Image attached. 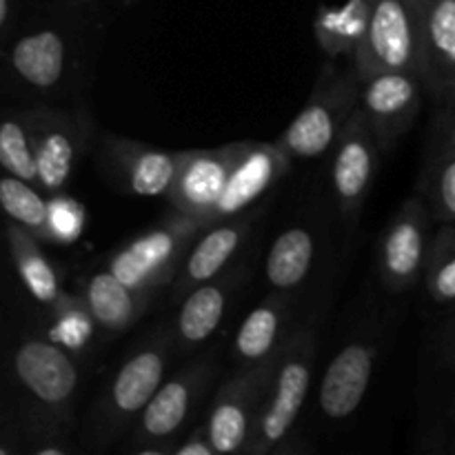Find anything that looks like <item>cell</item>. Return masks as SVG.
<instances>
[{
  "mask_svg": "<svg viewBox=\"0 0 455 455\" xmlns=\"http://www.w3.org/2000/svg\"><path fill=\"white\" fill-rule=\"evenodd\" d=\"M87 209L65 191L49 196V240L52 244H71L83 235Z\"/></svg>",
  "mask_w": 455,
  "mask_h": 455,
  "instance_id": "4dcf8cb0",
  "label": "cell"
},
{
  "mask_svg": "<svg viewBox=\"0 0 455 455\" xmlns=\"http://www.w3.org/2000/svg\"><path fill=\"white\" fill-rule=\"evenodd\" d=\"M38 156V187L47 196L60 194L76 176L93 136L92 118L83 111L52 105L22 111Z\"/></svg>",
  "mask_w": 455,
  "mask_h": 455,
  "instance_id": "52a82bcc",
  "label": "cell"
},
{
  "mask_svg": "<svg viewBox=\"0 0 455 455\" xmlns=\"http://www.w3.org/2000/svg\"><path fill=\"white\" fill-rule=\"evenodd\" d=\"M49 333L47 338L60 345L62 349L80 355L83 351L92 349L93 340L100 336L96 318L89 311L87 302L78 293H67L49 307Z\"/></svg>",
  "mask_w": 455,
  "mask_h": 455,
  "instance_id": "4316f807",
  "label": "cell"
},
{
  "mask_svg": "<svg viewBox=\"0 0 455 455\" xmlns=\"http://www.w3.org/2000/svg\"><path fill=\"white\" fill-rule=\"evenodd\" d=\"M360 78L418 71V20L407 0H369V25L351 60Z\"/></svg>",
  "mask_w": 455,
  "mask_h": 455,
  "instance_id": "30bf717a",
  "label": "cell"
},
{
  "mask_svg": "<svg viewBox=\"0 0 455 455\" xmlns=\"http://www.w3.org/2000/svg\"><path fill=\"white\" fill-rule=\"evenodd\" d=\"M12 13H13V0H0V29L7 34L9 25H12Z\"/></svg>",
  "mask_w": 455,
  "mask_h": 455,
  "instance_id": "836d02e7",
  "label": "cell"
},
{
  "mask_svg": "<svg viewBox=\"0 0 455 455\" xmlns=\"http://www.w3.org/2000/svg\"><path fill=\"white\" fill-rule=\"evenodd\" d=\"M431 225L434 216L418 194L391 218L378 247V271L387 291H411L420 283L434 240Z\"/></svg>",
  "mask_w": 455,
  "mask_h": 455,
  "instance_id": "8fae6325",
  "label": "cell"
},
{
  "mask_svg": "<svg viewBox=\"0 0 455 455\" xmlns=\"http://www.w3.org/2000/svg\"><path fill=\"white\" fill-rule=\"evenodd\" d=\"M176 355L172 327L147 333L116 367L93 400L87 420V440L93 451H105L132 431L142 409L167 380L169 364Z\"/></svg>",
  "mask_w": 455,
  "mask_h": 455,
  "instance_id": "7a4b0ae2",
  "label": "cell"
},
{
  "mask_svg": "<svg viewBox=\"0 0 455 455\" xmlns=\"http://www.w3.org/2000/svg\"><path fill=\"white\" fill-rule=\"evenodd\" d=\"M12 378L18 394V418L31 451H69L80 394L78 355L49 338H27L13 351Z\"/></svg>",
  "mask_w": 455,
  "mask_h": 455,
  "instance_id": "6da1fadb",
  "label": "cell"
},
{
  "mask_svg": "<svg viewBox=\"0 0 455 455\" xmlns=\"http://www.w3.org/2000/svg\"><path fill=\"white\" fill-rule=\"evenodd\" d=\"M360 93L363 78L354 62L340 71L327 62L309 100L284 129L278 145L291 160H315L331 154L351 116L358 111Z\"/></svg>",
  "mask_w": 455,
  "mask_h": 455,
  "instance_id": "277c9868",
  "label": "cell"
},
{
  "mask_svg": "<svg viewBox=\"0 0 455 455\" xmlns=\"http://www.w3.org/2000/svg\"><path fill=\"white\" fill-rule=\"evenodd\" d=\"M418 196L427 203L434 222H455V138L449 132L427 163Z\"/></svg>",
  "mask_w": 455,
  "mask_h": 455,
  "instance_id": "484cf974",
  "label": "cell"
},
{
  "mask_svg": "<svg viewBox=\"0 0 455 455\" xmlns=\"http://www.w3.org/2000/svg\"><path fill=\"white\" fill-rule=\"evenodd\" d=\"M293 160L275 142L240 140V154L227 178L225 191L213 209L209 225L249 212L267 191L289 173Z\"/></svg>",
  "mask_w": 455,
  "mask_h": 455,
  "instance_id": "5bb4252c",
  "label": "cell"
},
{
  "mask_svg": "<svg viewBox=\"0 0 455 455\" xmlns=\"http://www.w3.org/2000/svg\"><path fill=\"white\" fill-rule=\"evenodd\" d=\"M289 323H291V300L289 296L271 291L244 315L240 327L235 329L231 342V360L235 369L256 367L278 355L291 336Z\"/></svg>",
  "mask_w": 455,
  "mask_h": 455,
  "instance_id": "7402d4cb",
  "label": "cell"
},
{
  "mask_svg": "<svg viewBox=\"0 0 455 455\" xmlns=\"http://www.w3.org/2000/svg\"><path fill=\"white\" fill-rule=\"evenodd\" d=\"M247 265L235 260L234 265L209 283L200 284L180 300V309L169 323L176 345V354H191L220 329L231 300L243 284Z\"/></svg>",
  "mask_w": 455,
  "mask_h": 455,
  "instance_id": "e0dca14e",
  "label": "cell"
},
{
  "mask_svg": "<svg viewBox=\"0 0 455 455\" xmlns=\"http://www.w3.org/2000/svg\"><path fill=\"white\" fill-rule=\"evenodd\" d=\"M173 455H218L212 438H209L207 425L203 422L191 429L185 438H180V443L173 449Z\"/></svg>",
  "mask_w": 455,
  "mask_h": 455,
  "instance_id": "1f68e13d",
  "label": "cell"
},
{
  "mask_svg": "<svg viewBox=\"0 0 455 455\" xmlns=\"http://www.w3.org/2000/svg\"><path fill=\"white\" fill-rule=\"evenodd\" d=\"M369 25V0H347L345 4H323L315 13L314 34L329 58L354 60Z\"/></svg>",
  "mask_w": 455,
  "mask_h": 455,
  "instance_id": "d4e9b609",
  "label": "cell"
},
{
  "mask_svg": "<svg viewBox=\"0 0 455 455\" xmlns=\"http://www.w3.org/2000/svg\"><path fill=\"white\" fill-rule=\"evenodd\" d=\"M382 149L364 114L355 111L331 149V194L342 220L355 225L371 194Z\"/></svg>",
  "mask_w": 455,
  "mask_h": 455,
  "instance_id": "7c38bea8",
  "label": "cell"
},
{
  "mask_svg": "<svg viewBox=\"0 0 455 455\" xmlns=\"http://www.w3.org/2000/svg\"><path fill=\"white\" fill-rule=\"evenodd\" d=\"M318 258V238L305 225L280 231L265 260V280L269 291L291 296L309 280Z\"/></svg>",
  "mask_w": 455,
  "mask_h": 455,
  "instance_id": "603a6c76",
  "label": "cell"
},
{
  "mask_svg": "<svg viewBox=\"0 0 455 455\" xmlns=\"http://www.w3.org/2000/svg\"><path fill=\"white\" fill-rule=\"evenodd\" d=\"M71 38L58 27H31L7 47V71L20 87L52 96L71 74Z\"/></svg>",
  "mask_w": 455,
  "mask_h": 455,
  "instance_id": "9a60e30c",
  "label": "cell"
},
{
  "mask_svg": "<svg viewBox=\"0 0 455 455\" xmlns=\"http://www.w3.org/2000/svg\"><path fill=\"white\" fill-rule=\"evenodd\" d=\"M416 20L422 84L435 102L455 107V0H435Z\"/></svg>",
  "mask_w": 455,
  "mask_h": 455,
  "instance_id": "d6986e66",
  "label": "cell"
},
{
  "mask_svg": "<svg viewBox=\"0 0 455 455\" xmlns=\"http://www.w3.org/2000/svg\"><path fill=\"white\" fill-rule=\"evenodd\" d=\"M422 283L427 296L438 305L455 302V222L440 225L438 234L431 240Z\"/></svg>",
  "mask_w": 455,
  "mask_h": 455,
  "instance_id": "f546056e",
  "label": "cell"
},
{
  "mask_svg": "<svg viewBox=\"0 0 455 455\" xmlns=\"http://www.w3.org/2000/svg\"><path fill=\"white\" fill-rule=\"evenodd\" d=\"M422 89L418 71H385L363 80L360 111L376 133L382 154H389L413 127L422 109Z\"/></svg>",
  "mask_w": 455,
  "mask_h": 455,
  "instance_id": "4fadbf2b",
  "label": "cell"
},
{
  "mask_svg": "<svg viewBox=\"0 0 455 455\" xmlns=\"http://www.w3.org/2000/svg\"><path fill=\"white\" fill-rule=\"evenodd\" d=\"M315 364V333L311 327L291 333L280 354L278 367L271 378L253 434L244 455H267L280 447L291 434L307 394Z\"/></svg>",
  "mask_w": 455,
  "mask_h": 455,
  "instance_id": "5b68a950",
  "label": "cell"
},
{
  "mask_svg": "<svg viewBox=\"0 0 455 455\" xmlns=\"http://www.w3.org/2000/svg\"><path fill=\"white\" fill-rule=\"evenodd\" d=\"M76 293L87 302L100 329V338L107 340L123 336L133 324L140 323L142 315L154 307L158 298V291H140L129 287L107 269L83 275Z\"/></svg>",
  "mask_w": 455,
  "mask_h": 455,
  "instance_id": "44dd1931",
  "label": "cell"
},
{
  "mask_svg": "<svg viewBox=\"0 0 455 455\" xmlns=\"http://www.w3.org/2000/svg\"><path fill=\"white\" fill-rule=\"evenodd\" d=\"M238 154L240 142L216 147V149L182 151L180 169L167 194L173 212L196 218L209 227V218L225 191L227 178Z\"/></svg>",
  "mask_w": 455,
  "mask_h": 455,
  "instance_id": "2e32d148",
  "label": "cell"
},
{
  "mask_svg": "<svg viewBox=\"0 0 455 455\" xmlns=\"http://www.w3.org/2000/svg\"><path fill=\"white\" fill-rule=\"evenodd\" d=\"M440 354L444 355V360H447L449 364L455 367V320L444 327L443 336H440Z\"/></svg>",
  "mask_w": 455,
  "mask_h": 455,
  "instance_id": "d6a6232c",
  "label": "cell"
},
{
  "mask_svg": "<svg viewBox=\"0 0 455 455\" xmlns=\"http://www.w3.org/2000/svg\"><path fill=\"white\" fill-rule=\"evenodd\" d=\"M204 227L207 225L196 218L172 212V216L163 222L142 231L118 251L111 253L105 269L140 291H160L172 287L187 251Z\"/></svg>",
  "mask_w": 455,
  "mask_h": 455,
  "instance_id": "8992f818",
  "label": "cell"
},
{
  "mask_svg": "<svg viewBox=\"0 0 455 455\" xmlns=\"http://www.w3.org/2000/svg\"><path fill=\"white\" fill-rule=\"evenodd\" d=\"M407 3H409V7L413 9V13H418V12H422L425 7H429L431 3H435V0H407Z\"/></svg>",
  "mask_w": 455,
  "mask_h": 455,
  "instance_id": "e575fe53",
  "label": "cell"
},
{
  "mask_svg": "<svg viewBox=\"0 0 455 455\" xmlns=\"http://www.w3.org/2000/svg\"><path fill=\"white\" fill-rule=\"evenodd\" d=\"M0 164L4 173L38 187V156L22 111L4 116L0 127Z\"/></svg>",
  "mask_w": 455,
  "mask_h": 455,
  "instance_id": "f1b7e54d",
  "label": "cell"
},
{
  "mask_svg": "<svg viewBox=\"0 0 455 455\" xmlns=\"http://www.w3.org/2000/svg\"><path fill=\"white\" fill-rule=\"evenodd\" d=\"M7 244L13 269H16L22 287L29 291V296L36 302H40L44 309L56 305L65 296V289H62L56 267L52 265L47 253L43 251V243L34 234H29L25 227L9 220Z\"/></svg>",
  "mask_w": 455,
  "mask_h": 455,
  "instance_id": "cb8c5ba5",
  "label": "cell"
},
{
  "mask_svg": "<svg viewBox=\"0 0 455 455\" xmlns=\"http://www.w3.org/2000/svg\"><path fill=\"white\" fill-rule=\"evenodd\" d=\"M256 216L249 212L204 227L172 284L173 300H182L200 284L209 283L238 260L240 251L251 238Z\"/></svg>",
  "mask_w": 455,
  "mask_h": 455,
  "instance_id": "ac0fdd59",
  "label": "cell"
},
{
  "mask_svg": "<svg viewBox=\"0 0 455 455\" xmlns=\"http://www.w3.org/2000/svg\"><path fill=\"white\" fill-rule=\"evenodd\" d=\"M182 151L158 149L132 138L100 133L96 147V169L114 191L140 198H167Z\"/></svg>",
  "mask_w": 455,
  "mask_h": 455,
  "instance_id": "ba28073f",
  "label": "cell"
},
{
  "mask_svg": "<svg viewBox=\"0 0 455 455\" xmlns=\"http://www.w3.org/2000/svg\"><path fill=\"white\" fill-rule=\"evenodd\" d=\"M0 203H3L9 220L25 227L43 244H52L49 240V196L40 187L20 180L12 173H4L0 180Z\"/></svg>",
  "mask_w": 455,
  "mask_h": 455,
  "instance_id": "83f0119b",
  "label": "cell"
},
{
  "mask_svg": "<svg viewBox=\"0 0 455 455\" xmlns=\"http://www.w3.org/2000/svg\"><path fill=\"white\" fill-rule=\"evenodd\" d=\"M280 354L256 367L235 369L234 376L213 395L204 425L218 455L244 453L278 367Z\"/></svg>",
  "mask_w": 455,
  "mask_h": 455,
  "instance_id": "9c48e42d",
  "label": "cell"
},
{
  "mask_svg": "<svg viewBox=\"0 0 455 455\" xmlns=\"http://www.w3.org/2000/svg\"><path fill=\"white\" fill-rule=\"evenodd\" d=\"M218 367L220 360L213 349L167 378L127 434V451L173 455V449L182 438V429L203 403Z\"/></svg>",
  "mask_w": 455,
  "mask_h": 455,
  "instance_id": "3957f363",
  "label": "cell"
},
{
  "mask_svg": "<svg viewBox=\"0 0 455 455\" xmlns=\"http://www.w3.org/2000/svg\"><path fill=\"white\" fill-rule=\"evenodd\" d=\"M378 342L360 336L347 342L331 358L320 382V411L331 422L354 416L367 395L378 360Z\"/></svg>",
  "mask_w": 455,
  "mask_h": 455,
  "instance_id": "ffe728a7",
  "label": "cell"
}]
</instances>
